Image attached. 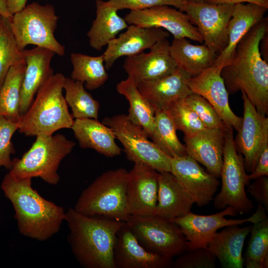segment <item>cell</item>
Listing matches in <instances>:
<instances>
[{
	"label": "cell",
	"mask_w": 268,
	"mask_h": 268,
	"mask_svg": "<svg viewBox=\"0 0 268 268\" xmlns=\"http://www.w3.org/2000/svg\"><path fill=\"white\" fill-rule=\"evenodd\" d=\"M268 31V17H265L242 39L231 61L221 71L228 93L241 91L263 116L268 113V64L259 46Z\"/></svg>",
	"instance_id": "cell-1"
},
{
	"label": "cell",
	"mask_w": 268,
	"mask_h": 268,
	"mask_svg": "<svg viewBox=\"0 0 268 268\" xmlns=\"http://www.w3.org/2000/svg\"><path fill=\"white\" fill-rule=\"evenodd\" d=\"M31 179L18 178L8 172L1 188L13 205L20 233L45 241L59 231L66 212L62 207L45 200L33 189Z\"/></svg>",
	"instance_id": "cell-2"
},
{
	"label": "cell",
	"mask_w": 268,
	"mask_h": 268,
	"mask_svg": "<svg viewBox=\"0 0 268 268\" xmlns=\"http://www.w3.org/2000/svg\"><path fill=\"white\" fill-rule=\"evenodd\" d=\"M68 241L76 260L86 268H115L114 249L117 234L125 223L105 217L82 215L74 208L66 212Z\"/></svg>",
	"instance_id": "cell-3"
},
{
	"label": "cell",
	"mask_w": 268,
	"mask_h": 268,
	"mask_svg": "<svg viewBox=\"0 0 268 268\" xmlns=\"http://www.w3.org/2000/svg\"><path fill=\"white\" fill-rule=\"evenodd\" d=\"M66 77L54 74L38 90L28 110L18 122V131L26 136L51 135L71 129L73 119L63 95Z\"/></svg>",
	"instance_id": "cell-4"
},
{
	"label": "cell",
	"mask_w": 268,
	"mask_h": 268,
	"mask_svg": "<svg viewBox=\"0 0 268 268\" xmlns=\"http://www.w3.org/2000/svg\"><path fill=\"white\" fill-rule=\"evenodd\" d=\"M128 171L124 168L107 171L97 177L78 198L74 206L77 212L126 221V190Z\"/></svg>",
	"instance_id": "cell-5"
},
{
	"label": "cell",
	"mask_w": 268,
	"mask_h": 268,
	"mask_svg": "<svg viewBox=\"0 0 268 268\" xmlns=\"http://www.w3.org/2000/svg\"><path fill=\"white\" fill-rule=\"evenodd\" d=\"M75 145L62 134L37 135L21 158L12 160L9 172L18 178L39 177L48 184L57 185L60 181L59 165Z\"/></svg>",
	"instance_id": "cell-6"
},
{
	"label": "cell",
	"mask_w": 268,
	"mask_h": 268,
	"mask_svg": "<svg viewBox=\"0 0 268 268\" xmlns=\"http://www.w3.org/2000/svg\"><path fill=\"white\" fill-rule=\"evenodd\" d=\"M58 16L51 4L33 2L10 18V26L18 49L28 45L48 49L62 56L65 47L56 39L54 33Z\"/></svg>",
	"instance_id": "cell-7"
},
{
	"label": "cell",
	"mask_w": 268,
	"mask_h": 268,
	"mask_svg": "<svg viewBox=\"0 0 268 268\" xmlns=\"http://www.w3.org/2000/svg\"><path fill=\"white\" fill-rule=\"evenodd\" d=\"M244 158L236 150L233 137V128L225 132L223 162L220 176V191L213 199L215 208L222 210L232 207L237 214L250 213L254 207L253 201L247 197L245 186L250 180L246 174Z\"/></svg>",
	"instance_id": "cell-8"
},
{
	"label": "cell",
	"mask_w": 268,
	"mask_h": 268,
	"mask_svg": "<svg viewBox=\"0 0 268 268\" xmlns=\"http://www.w3.org/2000/svg\"><path fill=\"white\" fill-rule=\"evenodd\" d=\"M102 123L112 129L129 160L145 164L158 172H170L172 158L150 141L147 132L131 122L126 115L105 117Z\"/></svg>",
	"instance_id": "cell-9"
},
{
	"label": "cell",
	"mask_w": 268,
	"mask_h": 268,
	"mask_svg": "<svg viewBox=\"0 0 268 268\" xmlns=\"http://www.w3.org/2000/svg\"><path fill=\"white\" fill-rule=\"evenodd\" d=\"M139 243L150 252L173 258L187 251V241L171 219L152 215H130L125 221Z\"/></svg>",
	"instance_id": "cell-10"
},
{
	"label": "cell",
	"mask_w": 268,
	"mask_h": 268,
	"mask_svg": "<svg viewBox=\"0 0 268 268\" xmlns=\"http://www.w3.org/2000/svg\"><path fill=\"white\" fill-rule=\"evenodd\" d=\"M266 210L258 203L257 209L251 216L238 219H228L226 216H236L231 207L210 215H199L191 211L183 216L171 219L180 227L187 241V251L198 248H207L217 231L231 225H242L246 222L254 223L266 217Z\"/></svg>",
	"instance_id": "cell-11"
},
{
	"label": "cell",
	"mask_w": 268,
	"mask_h": 268,
	"mask_svg": "<svg viewBox=\"0 0 268 268\" xmlns=\"http://www.w3.org/2000/svg\"><path fill=\"white\" fill-rule=\"evenodd\" d=\"M235 4L187 2L185 11L202 37L204 44L218 55L228 42V25Z\"/></svg>",
	"instance_id": "cell-12"
},
{
	"label": "cell",
	"mask_w": 268,
	"mask_h": 268,
	"mask_svg": "<svg viewBox=\"0 0 268 268\" xmlns=\"http://www.w3.org/2000/svg\"><path fill=\"white\" fill-rule=\"evenodd\" d=\"M124 19L130 25L161 28L170 33L174 38H186L203 42L197 28L191 23L186 13L168 5L131 10Z\"/></svg>",
	"instance_id": "cell-13"
},
{
	"label": "cell",
	"mask_w": 268,
	"mask_h": 268,
	"mask_svg": "<svg viewBox=\"0 0 268 268\" xmlns=\"http://www.w3.org/2000/svg\"><path fill=\"white\" fill-rule=\"evenodd\" d=\"M158 172L142 163H134L128 172L126 190L128 214L154 215L158 198Z\"/></svg>",
	"instance_id": "cell-14"
},
{
	"label": "cell",
	"mask_w": 268,
	"mask_h": 268,
	"mask_svg": "<svg viewBox=\"0 0 268 268\" xmlns=\"http://www.w3.org/2000/svg\"><path fill=\"white\" fill-rule=\"evenodd\" d=\"M170 172L199 207L213 200L219 185L217 177L205 171L188 155L173 157Z\"/></svg>",
	"instance_id": "cell-15"
},
{
	"label": "cell",
	"mask_w": 268,
	"mask_h": 268,
	"mask_svg": "<svg viewBox=\"0 0 268 268\" xmlns=\"http://www.w3.org/2000/svg\"><path fill=\"white\" fill-rule=\"evenodd\" d=\"M221 70L213 66L190 77L188 85L193 93L201 96L211 104L228 128L232 127L238 131L242 118L236 115L230 108Z\"/></svg>",
	"instance_id": "cell-16"
},
{
	"label": "cell",
	"mask_w": 268,
	"mask_h": 268,
	"mask_svg": "<svg viewBox=\"0 0 268 268\" xmlns=\"http://www.w3.org/2000/svg\"><path fill=\"white\" fill-rule=\"evenodd\" d=\"M170 46L167 38H163L155 43L148 53L127 57L124 68L128 76L137 85L173 72L178 66L170 55Z\"/></svg>",
	"instance_id": "cell-17"
},
{
	"label": "cell",
	"mask_w": 268,
	"mask_h": 268,
	"mask_svg": "<svg viewBox=\"0 0 268 268\" xmlns=\"http://www.w3.org/2000/svg\"><path fill=\"white\" fill-rule=\"evenodd\" d=\"M113 258L115 268H168L173 264L172 258L143 247L126 222L117 234Z\"/></svg>",
	"instance_id": "cell-18"
},
{
	"label": "cell",
	"mask_w": 268,
	"mask_h": 268,
	"mask_svg": "<svg viewBox=\"0 0 268 268\" xmlns=\"http://www.w3.org/2000/svg\"><path fill=\"white\" fill-rule=\"evenodd\" d=\"M169 36V32L161 28L143 27L131 24L125 32L107 44L103 54L106 69H110L120 57L137 55Z\"/></svg>",
	"instance_id": "cell-19"
},
{
	"label": "cell",
	"mask_w": 268,
	"mask_h": 268,
	"mask_svg": "<svg viewBox=\"0 0 268 268\" xmlns=\"http://www.w3.org/2000/svg\"><path fill=\"white\" fill-rule=\"evenodd\" d=\"M242 93L244 113L242 123L234 140L235 147L243 154L246 171L252 172L257 163L261 149L265 129L268 126V118L262 116Z\"/></svg>",
	"instance_id": "cell-20"
},
{
	"label": "cell",
	"mask_w": 268,
	"mask_h": 268,
	"mask_svg": "<svg viewBox=\"0 0 268 268\" xmlns=\"http://www.w3.org/2000/svg\"><path fill=\"white\" fill-rule=\"evenodd\" d=\"M192 76L178 67L166 76L142 82L137 86L155 111L165 110L174 101L185 98L193 93L188 83Z\"/></svg>",
	"instance_id": "cell-21"
},
{
	"label": "cell",
	"mask_w": 268,
	"mask_h": 268,
	"mask_svg": "<svg viewBox=\"0 0 268 268\" xmlns=\"http://www.w3.org/2000/svg\"><path fill=\"white\" fill-rule=\"evenodd\" d=\"M21 51L26 67L20 93L21 116L28 110L40 88L54 74L51 63L55 54L50 50L39 47Z\"/></svg>",
	"instance_id": "cell-22"
},
{
	"label": "cell",
	"mask_w": 268,
	"mask_h": 268,
	"mask_svg": "<svg viewBox=\"0 0 268 268\" xmlns=\"http://www.w3.org/2000/svg\"><path fill=\"white\" fill-rule=\"evenodd\" d=\"M225 132L206 128L191 136H184L187 155L204 166L218 178L223 162Z\"/></svg>",
	"instance_id": "cell-23"
},
{
	"label": "cell",
	"mask_w": 268,
	"mask_h": 268,
	"mask_svg": "<svg viewBox=\"0 0 268 268\" xmlns=\"http://www.w3.org/2000/svg\"><path fill=\"white\" fill-rule=\"evenodd\" d=\"M268 8L253 3L234 5L228 25V42L219 54L213 66L221 69L231 61L238 43L246 34L265 17Z\"/></svg>",
	"instance_id": "cell-24"
},
{
	"label": "cell",
	"mask_w": 268,
	"mask_h": 268,
	"mask_svg": "<svg viewBox=\"0 0 268 268\" xmlns=\"http://www.w3.org/2000/svg\"><path fill=\"white\" fill-rule=\"evenodd\" d=\"M157 202L154 215L170 219L191 211L195 202L170 172H158Z\"/></svg>",
	"instance_id": "cell-25"
},
{
	"label": "cell",
	"mask_w": 268,
	"mask_h": 268,
	"mask_svg": "<svg viewBox=\"0 0 268 268\" xmlns=\"http://www.w3.org/2000/svg\"><path fill=\"white\" fill-rule=\"evenodd\" d=\"M239 225H229L216 232L207 245V248L218 260L222 268L243 267L242 250L252 225L242 227Z\"/></svg>",
	"instance_id": "cell-26"
},
{
	"label": "cell",
	"mask_w": 268,
	"mask_h": 268,
	"mask_svg": "<svg viewBox=\"0 0 268 268\" xmlns=\"http://www.w3.org/2000/svg\"><path fill=\"white\" fill-rule=\"evenodd\" d=\"M71 129L81 148L93 149L107 157L121 155L113 131L98 120L75 119Z\"/></svg>",
	"instance_id": "cell-27"
},
{
	"label": "cell",
	"mask_w": 268,
	"mask_h": 268,
	"mask_svg": "<svg viewBox=\"0 0 268 268\" xmlns=\"http://www.w3.org/2000/svg\"><path fill=\"white\" fill-rule=\"evenodd\" d=\"M170 53L178 67L192 76L213 66L218 56L204 44H193L186 38H174Z\"/></svg>",
	"instance_id": "cell-28"
},
{
	"label": "cell",
	"mask_w": 268,
	"mask_h": 268,
	"mask_svg": "<svg viewBox=\"0 0 268 268\" xmlns=\"http://www.w3.org/2000/svg\"><path fill=\"white\" fill-rule=\"evenodd\" d=\"M96 18L87 36L90 46L100 51L128 26L125 19L118 15L117 9L107 1L96 0Z\"/></svg>",
	"instance_id": "cell-29"
},
{
	"label": "cell",
	"mask_w": 268,
	"mask_h": 268,
	"mask_svg": "<svg viewBox=\"0 0 268 268\" xmlns=\"http://www.w3.org/2000/svg\"><path fill=\"white\" fill-rule=\"evenodd\" d=\"M118 92L124 96L129 103L128 119L142 127L151 137L154 130L155 111L139 91L137 86L130 76L118 83Z\"/></svg>",
	"instance_id": "cell-30"
},
{
	"label": "cell",
	"mask_w": 268,
	"mask_h": 268,
	"mask_svg": "<svg viewBox=\"0 0 268 268\" xmlns=\"http://www.w3.org/2000/svg\"><path fill=\"white\" fill-rule=\"evenodd\" d=\"M26 67L25 60L12 66L0 90V116L18 123L21 115V89Z\"/></svg>",
	"instance_id": "cell-31"
},
{
	"label": "cell",
	"mask_w": 268,
	"mask_h": 268,
	"mask_svg": "<svg viewBox=\"0 0 268 268\" xmlns=\"http://www.w3.org/2000/svg\"><path fill=\"white\" fill-rule=\"evenodd\" d=\"M72 65L71 78L85 83V87L93 90L102 86L107 81L108 74L106 70L104 56H90L73 53L70 56Z\"/></svg>",
	"instance_id": "cell-32"
},
{
	"label": "cell",
	"mask_w": 268,
	"mask_h": 268,
	"mask_svg": "<svg viewBox=\"0 0 268 268\" xmlns=\"http://www.w3.org/2000/svg\"><path fill=\"white\" fill-rule=\"evenodd\" d=\"M64 90L66 101L71 108L73 118L98 120L100 104L85 89L82 82L66 77Z\"/></svg>",
	"instance_id": "cell-33"
},
{
	"label": "cell",
	"mask_w": 268,
	"mask_h": 268,
	"mask_svg": "<svg viewBox=\"0 0 268 268\" xmlns=\"http://www.w3.org/2000/svg\"><path fill=\"white\" fill-rule=\"evenodd\" d=\"M176 131L172 119L165 110L155 111L152 141L172 158L187 155L185 146L179 139Z\"/></svg>",
	"instance_id": "cell-34"
},
{
	"label": "cell",
	"mask_w": 268,
	"mask_h": 268,
	"mask_svg": "<svg viewBox=\"0 0 268 268\" xmlns=\"http://www.w3.org/2000/svg\"><path fill=\"white\" fill-rule=\"evenodd\" d=\"M243 258L247 268L268 267V218L253 223Z\"/></svg>",
	"instance_id": "cell-35"
},
{
	"label": "cell",
	"mask_w": 268,
	"mask_h": 268,
	"mask_svg": "<svg viewBox=\"0 0 268 268\" xmlns=\"http://www.w3.org/2000/svg\"><path fill=\"white\" fill-rule=\"evenodd\" d=\"M24 60L11 30L10 18L0 19V90L10 68Z\"/></svg>",
	"instance_id": "cell-36"
},
{
	"label": "cell",
	"mask_w": 268,
	"mask_h": 268,
	"mask_svg": "<svg viewBox=\"0 0 268 268\" xmlns=\"http://www.w3.org/2000/svg\"><path fill=\"white\" fill-rule=\"evenodd\" d=\"M172 119L177 130L184 136H191L206 128L184 98L174 101L165 110Z\"/></svg>",
	"instance_id": "cell-37"
},
{
	"label": "cell",
	"mask_w": 268,
	"mask_h": 268,
	"mask_svg": "<svg viewBox=\"0 0 268 268\" xmlns=\"http://www.w3.org/2000/svg\"><path fill=\"white\" fill-rule=\"evenodd\" d=\"M184 100L206 128L219 129L224 132L228 129L214 108L201 96L192 93Z\"/></svg>",
	"instance_id": "cell-38"
},
{
	"label": "cell",
	"mask_w": 268,
	"mask_h": 268,
	"mask_svg": "<svg viewBox=\"0 0 268 268\" xmlns=\"http://www.w3.org/2000/svg\"><path fill=\"white\" fill-rule=\"evenodd\" d=\"M216 259L207 248L187 251L173 262L175 268H214Z\"/></svg>",
	"instance_id": "cell-39"
},
{
	"label": "cell",
	"mask_w": 268,
	"mask_h": 268,
	"mask_svg": "<svg viewBox=\"0 0 268 268\" xmlns=\"http://www.w3.org/2000/svg\"><path fill=\"white\" fill-rule=\"evenodd\" d=\"M18 130V123L0 116V168L3 166L9 170L11 166L10 156L15 151L11 138Z\"/></svg>",
	"instance_id": "cell-40"
},
{
	"label": "cell",
	"mask_w": 268,
	"mask_h": 268,
	"mask_svg": "<svg viewBox=\"0 0 268 268\" xmlns=\"http://www.w3.org/2000/svg\"><path fill=\"white\" fill-rule=\"evenodd\" d=\"M106 1L118 11L124 9L136 10L158 5H168L174 6L184 12L187 2L183 0H108Z\"/></svg>",
	"instance_id": "cell-41"
},
{
	"label": "cell",
	"mask_w": 268,
	"mask_h": 268,
	"mask_svg": "<svg viewBox=\"0 0 268 268\" xmlns=\"http://www.w3.org/2000/svg\"><path fill=\"white\" fill-rule=\"evenodd\" d=\"M263 176H268V126L264 132L260 154L254 170L248 175V179L255 180Z\"/></svg>",
	"instance_id": "cell-42"
},
{
	"label": "cell",
	"mask_w": 268,
	"mask_h": 268,
	"mask_svg": "<svg viewBox=\"0 0 268 268\" xmlns=\"http://www.w3.org/2000/svg\"><path fill=\"white\" fill-rule=\"evenodd\" d=\"M247 191L255 199L258 203H261L266 210L268 209V178L263 176L255 179L249 184Z\"/></svg>",
	"instance_id": "cell-43"
},
{
	"label": "cell",
	"mask_w": 268,
	"mask_h": 268,
	"mask_svg": "<svg viewBox=\"0 0 268 268\" xmlns=\"http://www.w3.org/2000/svg\"><path fill=\"white\" fill-rule=\"evenodd\" d=\"M209 3L236 4L242 3H253L268 8V0H204Z\"/></svg>",
	"instance_id": "cell-44"
},
{
	"label": "cell",
	"mask_w": 268,
	"mask_h": 268,
	"mask_svg": "<svg viewBox=\"0 0 268 268\" xmlns=\"http://www.w3.org/2000/svg\"><path fill=\"white\" fill-rule=\"evenodd\" d=\"M27 0H5L7 8L12 16L22 9L26 5Z\"/></svg>",
	"instance_id": "cell-45"
},
{
	"label": "cell",
	"mask_w": 268,
	"mask_h": 268,
	"mask_svg": "<svg viewBox=\"0 0 268 268\" xmlns=\"http://www.w3.org/2000/svg\"><path fill=\"white\" fill-rule=\"evenodd\" d=\"M260 46H262V49H260V52L263 59L268 62L266 58L268 60V32L265 34L261 39Z\"/></svg>",
	"instance_id": "cell-46"
},
{
	"label": "cell",
	"mask_w": 268,
	"mask_h": 268,
	"mask_svg": "<svg viewBox=\"0 0 268 268\" xmlns=\"http://www.w3.org/2000/svg\"><path fill=\"white\" fill-rule=\"evenodd\" d=\"M0 15L7 18L12 16L8 11L5 0H0Z\"/></svg>",
	"instance_id": "cell-47"
},
{
	"label": "cell",
	"mask_w": 268,
	"mask_h": 268,
	"mask_svg": "<svg viewBox=\"0 0 268 268\" xmlns=\"http://www.w3.org/2000/svg\"><path fill=\"white\" fill-rule=\"evenodd\" d=\"M187 2H201L204 1V0H183Z\"/></svg>",
	"instance_id": "cell-48"
},
{
	"label": "cell",
	"mask_w": 268,
	"mask_h": 268,
	"mask_svg": "<svg viewBox=\"0 0 268 268\" xmlns=\"http://www.w3.org/2000/svg\"><path fill=\"white\" fill-rule=\"evenodd\" d=\"M1 16L0 15V19Z\"/></svg>",
	"instance_id": "cell-49"
}]
</instances>
